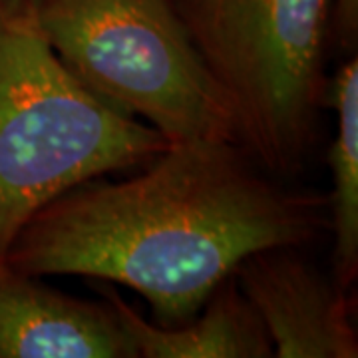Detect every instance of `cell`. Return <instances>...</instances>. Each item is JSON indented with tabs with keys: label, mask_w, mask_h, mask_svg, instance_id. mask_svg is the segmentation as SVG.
Masks as SVG:
<instances>
[{
	"label": "cell",
	"mask_w": 358,
	"mask_h": 358,
	"mask_svg": "<svg viewBox=\"0 0 358 358\" xmlns=\"http://www.w3.org/2000/svg\"><path fill=\"white\" fill-rule=\"evenodd\" d=\"M327 227V195L282 185L243 145L181 141L134 178L86 179L42 205L2 263L124 285L150 303L154 324L176 329L243 259L307 247Z\"/></svg>",
	"instance_id": "cell-1"
},
{
	"label": "cell",
	"mask_w": 358,
	"mask_h": 358,
	"mask_svg": "<svg viewBox=\"0 0 358 358\" xmlns=\"http://www.w3.org/2000/svg\"><path fill=\"white\" fill-rule=\"evenodd\" d=\"M169 141L72 76L32 0H0V263L42 205L92 178L145 167Z\"/></svg>",
	"instance_id": "cell-2"
},
{
	"label": "cell",
	"mask_w": 358,
	"mask_h": 358,
	"mask_svg": "<svg viewBox=\"0 0 358 358\" xmlns=\"http://www.w3.org/2000/svg\"><path fill=\"white\" fill-rule=\"evenodd\" d=\"M334 0H176L195 50L237 122L239 145L271 176L307 159L327 103Z\"/></svg>",
	"instance_id": "cell-3"
},
{
	"label": "cell",
	"mask_w": 358,
	"mask_h": 358,
	"mask_svg": "<svg viewBox=\"0 0 358 358\" xmlns=\"http://www.w3.org/2000/svg\"><path fill=\"white\" fill-rule=\"evenodd\" d=\"M36 14L58 60L102 102L148 120L169 143H239L176 0H36Z\"/></svg>",
	"instance_id": "cell-4"
},
{
	"label": "cell",
	"mask_w": 358,
	"mask_h": 358,
	"mask_svg": "<svg viewBox=\"0 0 358 358\" xmlns=\"http://www.w3.org/2000/svg\"><path fill=\"white\" fill-rule=\"evenodd\" d=\"M303 247H268L249 255L233 279L267 331L277 358H357L350 291L324 275Z\"/></svg>",
	"instance_id": "cell-5"
},
{
	"label": "cell",
	"mask_w": 358,
	"mask_h": 358,
	"mask_svg": "<svg viewBox=\"0 0 358 358\" xmlns=\"http://www.w3.org/2000/svg\"><path fill=\"white\" fill-rule=\"evenodd\" d=\"M138 357L108 301H80L0 263V358Z\"/></svg>",
	"instance_id": "cell-6"
},
{
	"label": "cell",
	"mask_w": 358,
	"mask_h": 358,
	"mask_svg": "<svg viewBox=\"0 0 358 358\" xmlns=\"http://www.w3.org/2000/svg\"><path fill=\"white\" fill-rule=\"evenodd\" d=\"M143 358H268L273 345L255 308L233 277L207 299L201 317L176 329L148 322L124 303L114 287H98Z\"/></svg>",
	"instance_id": "cell-7"
},
{
	"label": "cell",
	"mask_w": 358,
	"mask_h": 358,
	"mask_svg": "<svg viewBox=\"0 0 358 358\" xmlns=\"http://www.w3.org/2000/svg\"><path fill=\"white\" fill-rule=\"evenodd\" d=\"M327 103L336 110V136L329 150L333 189L327 197L333 229V279L352 291L358 277V60L348 56L327 84Z\"/></svg>",
	"instance_id": "cell-8"
},
{
	"label": "cell",
	"mask_w": 358,
	"mask_h": 358,
	"mask_svg": "<svg viewBox=\"0 0 358 358\" xmlns=\"http://www.w3.org/2000/svg\"><path fill=\"white\" fill-rule=\"evenodd\" d=\"M358 42V0H334L331 18V44L341 54H357Z\"/></svg>",
	"instance_id": "cell-9"
},
{
	"label": "cell",
	"mask_w": 358,
	"mask_h": 358,
	"mask_svg": "<svg viewBox=\"0 0 358 358\" xmlns=\"http://www.w3.org/2000/svg\"><path fill=\"white\" fill-rule=\"evenodd\" d=\"M32 2H36V0H32Z\"/></svg>",
	"instance_id": "cell-10"
}]
</instances>
